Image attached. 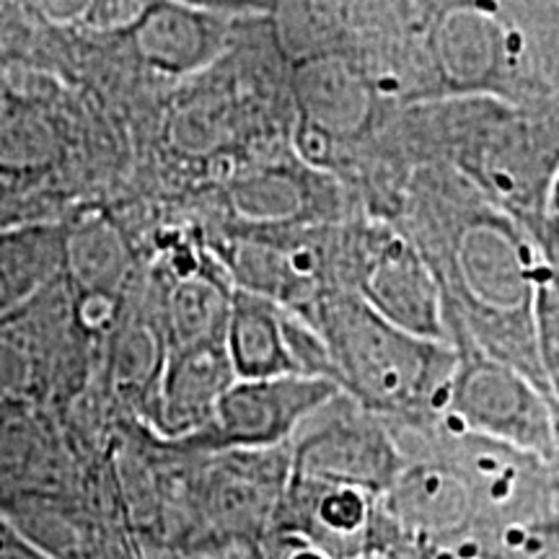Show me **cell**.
Segmentation results:
<instances>
[{"mask_svg":"<svg viewBox=\"0 0 559 559\" xmlns=\"http://www.w3.org/2000/svg\"><path fill=\"white\" fill-rule=\"evenodd\" d=\"M432 62L443 99L489 96L515 107V45L498 3H438Z\"/></svg>","mask_w":559,"mask_h":559,"instance_id":"ba28073f","label":"cell"},{"mask_svg":"<svg viewBox=\"0 0 559 559\" xmlns=\"http://www.w3.org/2000/svg\"><path fill=\"white\" fill-rule=\"evenodd\" d=\"M247 559H334L298 531L270 523L267 531L251 544Z\"/></svg>","mask_w":559,"mask_h":559,"instance_id":"ffe728a7","label":"cell"},{"mask_svg":"<svg viewBox=\"0 0 559 559\" xmlns=\"http://www.w3.org/2000/svg\"><path fill=\"white\" fill-rule=\"evenodd\" d=\"M128 272V254L120 236L104 223L70 230L66 239V277L79 296L117 298Z\"/></svg>","mask_w":559,"mask_h":559,"instance_id":"e0dca14e","label":"cell"},{"mask_svg":"<svg viewBox=\"0 0 559 559\" xmlns=\"http://www.w3.org/2000/svg\"><path fill=\"white\" fill-rule=\"evenodd\" d=\"M79 324L86 330H107L117 317V298L109 296H79V309H75Z\"/></svg>","mask_w":559,"mask_h":559,"instance_id":"603a6c76","label":"cell"},{"mask_svg":"<svg viewBox=\"0 0 559 559\" xmlns=\"http://www.w3.org/2000/svg\"><path fill=\"white\" fill-rule=\"evenodd\" d=\"M41 296L0 321V402H19L39 389L41 368L47 362L45 342H50L52 326L66 321L39 324Z\"/></svg>","mask_w":559,"mask_h":559,"instance_id":"2e32d148","label":"cell"},{"mask_svg":"<svg viewBox=\"0 0 559 559\" xmlns=\"http://www.w3.org/2000/svg\"><path fill=\"white\" fill-rule=\"evenodd\" d=\"M547 213L557 215V218H559V171L555 174V179H551L549 198H547Z\"/></svg>","mask_w":559,"mask_h":559,"instance_id":"d4e9b609","label":"cell"},{"mask_svg":"<svg viewBox=\"0 0 559 559\" xmlns=\"http://www.w3.org/2000/svg\"><path fill=\"white\" fill-rule=\"evenodd\" d=\"M226 349L239 381L296 376L285 345V309L254 293H234Z\"/></svg>","mask_w":559,"mask_h":559,"instance_id":"9a60e30c","label":"cell"},{"mask_svg":"<svg viewBox=\"0 0 559 559\" xmlns=\"http://www.w3.org/2000/svg\"><path fill=\"white\" fill-rule=\"evenodd\" d=\"M166 362V342H160L148 326H132L117 337L115 373L124 389H148L160 381Z\"/></svg>","mask_w":559,"mask_h":559,"instance_id":"ac0fdd59","label":"cell"},{"mask_svg":"<svg viewBox=\"0 0 559 559\" xmlns=\"http://www.w3.org/2000/svg\"><path fill=\"white\" fill-rule=\"evenodd\" d=\"M342 394L332 381L277 376L236 381L226 391L213 423L181 445L205 453L285 449L313 412Z\"/></svg>","mask_w":559,"mask_h":559,"instance_id":"52a82bcc","label":"cell"},{"mask_svg":"<svg viewBox=\"0 0 559 559\" xmlns=\"http://www.w3.org/2000/svg\"><path fill=\"white\" fill-rule=\"evenodd\" d=\"M239 381L226 342L169 349L158 381L156 425L174 443H185L210 428L226 391Z\"/></svg>","mask_w":559,"mask_h":559,"instance_id":"8fae6325","label":"cell"},{"mask_svg":"<svg viewBox=\"0 0 559 559\" xmlns=\"http://www.w3.org/2000/svg\"><path fill=\"white\" fill-rule=\"evenodd\" d=\"M456 353L443 417L477 436L559 466V407L521 370L489 358L461 332L449 330Z\"/></svg>","mask_w":559,"mask_h":559,"instance_id":"277c9868","label":"cell"},{"mask_svg":"<svg viewBox=\"0 0 559 559\" xmlns=\"http://www.w3.org/2000/svg\"><path fill=\"white\" fill-rule=\"evenodd\" d=\"M355 559H412L407 551H400V549H386V547H373L368 551H362L360 557Z\"/></svg>","mask_w":559,"mask_h":559,"instance_id":"cb8c5ba5","label":"cell"},{"mask_svg":"<svg viewBox=\"0 0 559 559\" xmlns=\"http://www.w3.org/2000/svg\"><path fill=\"white\" fill-rule=\"evenodd\" d=\"M423 559H479V557H472V555H459V551H438V555H428Z\"/></svg>","mask_w":559,"mask_h":559,"instance_id":"484cf974","label":"cell"},{"mask_svg":"<svg viewBox=\"0 0 559 559\" xmlns=\"http://www.w3.org/2000/svg\"><path fill=\"white\" fill-rule=\"evenodd\" d=\"M396 135L412 166H445L519 221L547 213L559 171V104L521 109L489 96L404 107Z\"/></svg>","mask_w":559,"mask_h":559,"instance_id":"7a4b0ae2","label":"cell"},{"mask_svg":"<svg viewBox=\"0 0 559 559\" xmlns=\"http://www.w3.org/2000/svg\"><path fill=\"white\" fill-rule=\"evenodd\" d=\"M0 559H58L52 551L39 547L24 531L0 519Z\"/></svg>","mask_w":559,"mask_h":559,"instance_id":"7402d4cb","label":"cell"},{"mask_svg":"<svg viewBox=\"0 0 559 559\" xmlns=\"http://www.w3.org/2000/svg\"><path fill=\"white\" fill-rule=\"evenodd\" d=\"M523 223H526L531 239H534L536 254H539L544 267V277L549 283L559 285V218L551 213H544Z\"/></svg>","mask_w":559,"mask_h":559,"instance_id":"44dd1931","label":"cell"},{"mask_svg":"<svg viewBox=\"0 0 559 559\" xmlns=\"http://www.w3.org/2000/svg\"><path fill=\"white\" fill-rule=\"evenodd\" d=\"M404 466L394 432L347 394L313 412L290 440V474L383 498Z\"/></svg>","mask_w":559,"mask_h":559,"instance_id":"8992f818","label":"cell"},{"mask_svg":"<svg viewBox=\"0 0 559 559\" xmlns=\"http://www.w3.org/2000/svg\"><path fill=\"white\" fill-rule=\"evenodd\" d=\"M66 239L68 230L60 226H24L0 234V321L66 277Z\"/></svg>","mask_w":559,"mask_h":559,"instance_id":"5bb4252c","label":"cell"},{"mask_svg":"<svg viewBox=\"0 0 559 559\" xmlns=\"http://www.w3.org/2000/svg\"><path fill=\"white\" fill-rule=\"evenodd\" d=\"M236 285L226 264L205 260L198 270L181 272L164 306V342L169 349L223 345Z\"/></svg>","mask_w":559,"mask_h":559,"instance_id":"4fadbf2b","label":"cell"},{"mask_svg":"<svg viewBox=\"0 0 559 559\" xmlns=\"http://www.w3.org/2000/svg\"><path fill=\"white\" fill-rule=\"evenodd\" d=\"M52 135L41 122L13 120L0 130V169H39L52 158Z\"/></svg>","mask_w":559,"mask_h":559,"instance_id":"d6986e66","label":"cell"},{"mask_svg":"<svg viewBox=\"0 0 559 559\" xmlns=\"http://www.w3.org/2000/svg\"><path fill=\"white\" fill-rule=\"evenodd\" d=\"M140 58L169 75H190L213 66L230 41V21L190 5H153L132 32Z\"/></svg>","mask_w":559,"mask_h":559,"instance_id":"7c38bea8","label":"cell"},{"mask_svg":"<svg viewBox=\"0 0 559 559\" xmlns=\"http://www.w3.org/2000/svg\"><path fill=\"white\" fill-rule=\"evenodd\" d=\"M391 226L436 275L445 332H461L549 396L536 345L544 267L526 223L489 202L461 174L430 164L412 171Z\"/></svg>","mask_w":559,"mask_h":559,"instance_id":"6da1fadb","label":"cell"},{"mask_svg":"<svg viewBox=\"0 0 559 559\" xmlns=\"http://www.w3.org/2000/svg\"><path fill=\"white\" fill-rule=\"evenodd\" d=\"M330 347L342 394L386 425L443 417L456 353L381 319L355 293H334L309 317Z\"/></svg>","mask_w":559,"mask_h":559,"instance_id":"3957f363","label":"cell"},{"mask_svg":"<svg viewBox=\"0 0 559 559\" xmlns=\"http://www.w3.org/2000/svg\"><path fill=\"white\" fill-rule=\"evenodd\" d=\"M436 16L438 3H347V58L383 102L404 109L443 99L432 62Z\"/></svg>","mask_w":559,"mask_h":559,"instance_id":"5b68a950","label":"cell"},{"mask_svg":"<svg viewBox=\"0 0 559 559\" xmlns=\"http://www.w3.org/2000/svg\"><path fill=\"white\" fill-rule=\"evenodd\" d=\"M355 296L389 324L415 337L449 342L438 280L391 223L379 221L373 230Z\"/></svg>","mask_w":559,"mask_h":559,"instance_id":"9c48e42d","label":"cell"},{"mask_svg":"<svg viewBox=\"0 0 559 559\" xmlns=\"http://www.w3.org/2000/svg\"><path fill=\"white\" fill-rule=\"evenodd\" d=\"M379 500L366 489L290 474L272 523L298 531L334 559H355L373 542Z\"/></svg>","mask_w":559,"mask_h":559,"instance_id":"30bf717a","label":"cell"}]
</instances>
